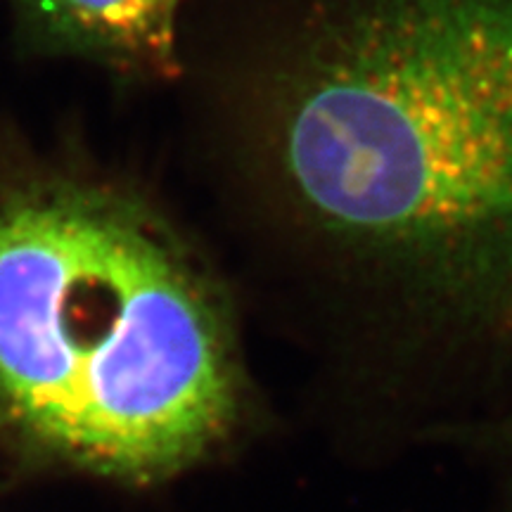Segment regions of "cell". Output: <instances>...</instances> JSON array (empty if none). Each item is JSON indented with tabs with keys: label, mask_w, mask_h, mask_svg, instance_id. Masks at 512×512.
Masks as SVG:
<instances>
[{
	"label": "cell",
	"mask_w": 512,
	"mask_h": 512,
	"mask_svg": "<svg viewBox=\"0 0 512 512\" xmlns=\"http://www.w3.org/2000/svg\"><path fill=\"white\" fill-rule=\"evenodd\" d=\"M256 228L396 358L512 342V0H264L226 83Z\"/></svg>",
	"instance_id": "1"
},
{
	"label": "cell",
	"mask_w": 512,
	"mask_h": 512,
	"mask_svg": "<svg viewBox=\"0 0 512 512\" xmlns=\"http://www.w3.org/2000/svg\"><path fill=\"white\" fill-rule=\"evenodd\" d=\"M242 399L226 294L157 209L69 174L0 188V432L140 482L207 456Z\"/></svg>",
	"instance_id": "2"
},
{
	"label": "cell",
	"mask_w": 512,
	"mask_h": 512,
	"mask_svg": "<svg viewBox=\"0 0 512 512\" xmlns=\"http://www.w3.org/2000/svg\"><path fill=\"white\" fill-rule=\"evenodd\" d=\"M57 46L117 67L169 74L183 0H19Z\"/></svg>",
	"instance_id": "3"
},
{
	"label": "cell",
	"mask_w": 512,
	"mask_h": 512,
	"mask_svg": "<svg viewBox=\"0 0 512 512\" xmlns=\"http://www.w3.org/2000/svg\"><path fill=\"white\" fill-rule=\"evenodd\" d=\"M510 439H512V434H510Z\"/></svg>",
	"instance_id": "4"
}]
</instances>
